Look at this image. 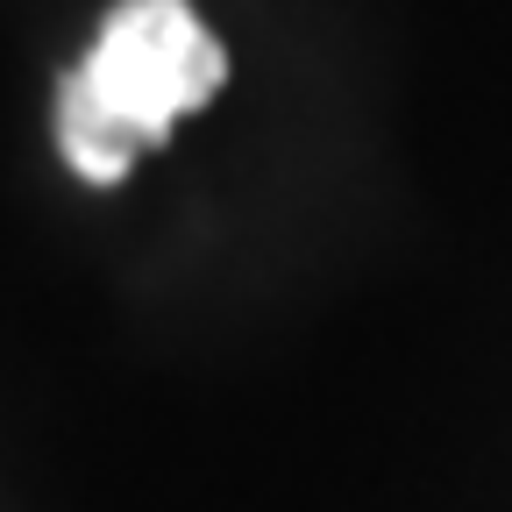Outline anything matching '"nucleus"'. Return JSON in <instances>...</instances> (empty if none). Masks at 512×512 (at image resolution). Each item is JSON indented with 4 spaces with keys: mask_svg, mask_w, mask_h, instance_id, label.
<instances>
[{
    "mask_svg": "<svg viewBox=\"0 0 512 512\" xmlns=\"http://www.w3.org/2000/svg\"><path fill=\"white\" fill-rule=\"evenodd\" d=\"M228 79L214 29L185 0H121L107 8L86 64L57 86V143L86 185H114L143 150L171 136V121L207 107Z\"/></svg>",
    "mask_w": 512,
    "mask_h": 512,
    "instance_id": "1",
    "label": "nucleus"
}]
</instances>
